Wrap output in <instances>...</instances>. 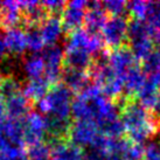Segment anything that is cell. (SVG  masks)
Segmentation results:
<instances>
[{
  "label": "cell",
  "instance_id": "30bf717a",
  "mask_svg": "<svg viewBox=\"0 0 160 160\" xmlns=\"http://www.w3.org/2000/svg\"><path fill=\"white\" fill-rule=\"evenodd\" d=\"M64 68L89 71L93 64V56L84 50L64 47Z\"/></svg>",
  "mask_w": 160,
  "mask_h": 160
},
{
  "label": "cell",
  "instance_id": "7a4b0ae2",
  "mask_svg": "<svg viewBox=\"0 0 160 160\" xmlns=\"http://www.w3.org/2000/svg\"><path fill=\"white\" fill-rule=\"evenodd\" d=\"M74 95L63 83L54 84L45 97L36 103L39 112L49 119L70 123Z\"/></svg>",
  "mask_w": 160,
  "mask_h": 160
},
{
  "label": "cell",
  "instance_id": "ffe728a7",
  "mask_svg": "<svg viewBox=\"0 0 160 160\" xmlns=\"http://www.w3.org/2000/svg\"><path fill=\"white\" fill-rule=\"evenodd\" d=\"M52 87L53 85L50 84L45 77L28 80L22 87V93L29 102L38 103L47 95Z\"/></svg>",
  "mask_w": 160,
  "mask_h": 160
},
{
  "label": "cell",
  "instance_id": "8992f818",
  "mask_svg": "<svg viewBox=\"0 0 160 160\" xmlns=\"http://www.w3.org/2000/svg\"><path fill=\"white\" fill-rule=\"evenodd\" d=\"M103 45L104 43L98 34H92L89 33L85 28H80L69 34L66 47L84 50L93 56L102 52Z\"/></svg>",
  "mask_w": 160,
  "mask_h": 160
},
{
  "label": "cell",
  "instance_id": "2e32d148",
  "mask_svg": "<svg viewBox=\"0 0 160 160\" xmlns=\"http://www.w3.org/2000/svg\"><path fill=\"white\" fill-rule=\"evenodd\" d=\"M23 21L28 27H38L48 17L47 11L39 1H20Z\"/></svg>",
  "mask_w": 160,
  "mask_h": 160
},
{
  "label": "cell",
  "instance_id": "8fae6325",
  "mask_svg": "<svg viewBox=\"0 0 160 160\" xmlns=\"http://www.w3.org/2000/svg\"><path fill=\"white\" fill-rule=\"evenodd\" d=\"M1 4L0 8V27H5L6 29H11L18 27L21 21H23L22 9L20 6V1L7 0Z\"/></svg>",
  "mask_w": 160,
  "mask_h": 160
},
{
  "label": "cell",
  "instance_id": "4fadbf2b",
  "mask_svg": "<svg viewBox=\"0 0 160 160\" xmlns=\"http://www.w3.org/2000/svg\"><path fill=\"white\" fill-rule=\"evenodd\" d=\"M108 20L107 13L103 8L102 2H89V7L85 12L84 28L89 33L98 34L103 29Z\"/></svg>",
  "mask_w": 160,
  "mask_h": 160
},
{
  "label": "cell",
  "instance_id": "9c48e42d",
  "mask_svg": "<svg viewBox=\"0 0 160 160\" xmlns=\"http://www.w3.org/2000/svg\"><path fill=\"white\" fill-rule=\"evenodd\" d=\"M39 31L47 47L58 45V40L61 39L64 32L62 22H61V18H58L56 14H48L45 21L39 26Z\"/></svg>",
  "mask_w": 160,
  "mask_h": 160
},
{
  "label": "cell",
  "instance_id": "7c38bea8",
  "mask_svg": "<svg viewBox=\"0 0 160 160\" xmlns=\"http://www.w3.org/2000/svg\"><path fill=\"white\" fill-rule=\"evenodd\" d=\"M4 108L6 117L11 119H23L31 112L29 101L23 96L22 91L9 96L8 98H5Z\"/></svg>",
  "mask_w": 160,
  "mask_h": 160
},
{
  "label": "cell",
  "instance_id": "83f0119b",
  "mask_svg": "<svg viewBox=\"0 0 160 160\" xmlns=\"http://www.w3.org/2000/svg\"><path fill=\"white\" fill-rule=\"evenodd\" d=\"M52 147L46 142L35 144L33 146L27 147V159L28 160H49Z\"/></svg>",
  "mask_w": 160,
  "mask_h": 160
},
{
  "label": "cell",
  "instance_id": "d4e9b609",
  "mask_svg": "<svg viewBox=\"0 0 160 160\" xmlns=\"http://www.w3.org/2000/svg\"><path fill=\"white\" fill-rule=\"evenodd\" d=\"M142 69L146 76L160 74V46H156L142 62Z\"/></svg>",
  "mask_w": 160,
  "mask_h": 160
},
{
  "label": "cell",
  "instance_id": "277c9868",
  "mask_svg": "<svg viewBox=\"0 0 160 160\" xmlns=\"http://www.w3.org/2000/svg\"><path fill=\"white\" fill-rule=\"evenodd\" d=\"M48 134V124L46 116L40 112L31 111L23 118V145L26 147L45 142Z\"/></svg>",
  "mask_w": 160,
  "mask_h": 160
},
{
  "label": "cell",
  "instance_id": "603a6c76",
  "mask_svg": "<svg viewBox=\"0 0 160 160\" xmlns=\"http://www.w3.org/2000/svg\"><path fill=\"white\" fill-rule=\"evenodd\" d=\"M144 145L131 142L129 139L120 138L118 156L122 160H144Z\"/></svg>",
  "mask_w": 160,
  "mask_h": 160
},
{
  "label": "cell",
  "instance_id": "d6a6232c",
  "mask_svg": "<svg viewBox=\"0 0 160 160\" xmlns=\"http://www.w3.org/2000/svg\"><path fill=\"white\" fill-rule=\"evenodd\" d=\"M144 160H160V142H150L145 146Z\"/></svg>",
  "mask_w": 160,
  "mask_h": 160
},
{
  "label": "cell",
  "instance_id": "6da1fadb",
  "mask_svg": "<svg viewBox=\"0 0 160 160\" xmlns=\"http://www.w3.org/2000/svg\"><path fill=\"white\" fill-rule=\"evenodd\" d=\"M119 113L124 132L131 142L142 145L160 131V124L152 112L145 109L138 101L125 98Z\"/></svg>",
  "mask_w": 160,
  "mask_h": 160
},
{
  "label": "cell",
  "instance_id": "3957f363",
  "mask_svg": "<svg viewBox=\"0 0 160 160\" xmlns=\"http://www.w3.org/2000/svg\"><path fill=\"white\" fill-rule=\"evenodd\" d=\"M129 20L123 17H111L101 31V39L103 43L112 50L124 47L128 41Z\"/></svg>",
  "mask_w": 160,
  "mask_h": 160
},
{
  "label": "cell",
  "instance_id": "ac0fdd59",
  "mask_svg": "<svg viewBox=\"0 0 160 160\" xmlns=\"http://www.w3.org/2000/svg\"><path fill=\"white\" fill-rule=\"evenodd\" d=\"M85 12L87 11L84 9H78L68 4L66 5V7L61 12V22L63 31L70 34L72 32L82 28V26L84 25Z\"/></svg>",
  "mask_w": 160,
  "mask_h": 160
},
{
  "label": "cell",
  "instance_id": "f546056e",
  "mask_svg": "<svg viewBox=\"0 0 160 160\" xmlns=\"http://www.w3.org/2000/svg\"><path fill=\"white\" fill-rule=\"evenodd\" d=\"M102 6L105 13L111 17H123L128 12V2L124 0H108L102 2Z\"/></svg>",
  "mask_w": 160,
  "mask_h": 160
},
{
  "label": "cell",
  "instance_id": "5bb4252c",
  "mask_svg": "<svg viewBox=\"0 0 160 160\" xmlns=\"http://www.w3.org/2000/svg\"><path fill=\"white\" fill-rule=\"evenodd\" d=\"M49 160H84L83 148L66 140L53 142Z\"/></svg>",
  "mask_w": 160,
  "mask_h": 160
},
{
  "label": "cell",
  "instance_id": "d6986e66",
  "mask_svg": "<svg viewBox=\"0 0 160 160\" xmlns=\"http://www.w3.org/2000/svg\"><path fill=\"white\" fill-rule=\"evenodd\" d=\"M5 42L8 53L21 55L27 50L26 31L20 27H14L5 32Z\"/></svg>",
  "mask_w": 160,
  "mask_h": 160
},
{
  "label": "cell",
  "instance_id": "d590c367",
  "mask_svg": "<svg viewBox=\"0 0 160 160\" xmlns=\"http://www.w3.org/2000/svg\"><path fill=\"white\" fill-rule=\"evenodd\" d=\"M0 8H1V4H0Z\"/></svg>",
  "mask_w": 160,
  "mask_h": 160
},
{
  "label": "cell",
  "instance_id": "e575fe53",
  "mask_svg": "<svg viewBox=\"0 0 160 160\" xmlns=\"http://www.w3.org/2000/svg\"><path fill=\"white\" fill-rule=\"evenodd\" d=\"M1 77H2V76L0 75V85H1ZM0 102H4V101H2V97H1V91H0Z\"/></svg>",
  "mask_w": 160,
  "mask_h": 160
},
{
  "label": "cell",
  "instance_id": "e0dca14e",
  "mask_svg": "<svg viewBox=\"0 0 160 160\" xmlns=\"http://www.w3.org/2000/svg\"><path fill=\"white\" fill-rule=\"evenodd\" d=\"M61 78L63 81V84L66 85L70 91L78 93L89 85L90 77L88 71L70 69V68H63Z\"/></svg>",
  "mask_w": 160,
  "mask_h": 160
},
{
  "label": "cell",
  "instance_id": "836d02e7",
  "mask_svg": "<svg viewBox=\"0 0 160 160\" xmlns=\"http://www.w3.org/2000/svg\"><path fill=\"white\" fill-rule=\"evenodd\" d=\"M105 160H122V159H120V157L118 156V154L112 153V154H109V156L105 158Z\"/></svg>",
  "mask_w": 160,
  "mask_h": 160
},
{
  "label": "cell",
  "instance_id": "ba28073f",
  "mask_svg": "<svg viewBox=\"0 0 160 160\" xmlns=\"http://www.w3.org/2000/svg\"><path fill=\"white\" fill-rule=\"evenodd\" d=\"M105 58H107V62L109 67L111 68V70L122 80L124 78V76L128 74V71L131 68L139 64L131 52V49L125 46L119 49L112 50Z\"/></svg>",
  "mask_w": 160,
  "mask_h": 160
},
{
  "label": "cell",
  "instance_id": "44dd1931",
  "mask_svg": "<svg viewBox=\"0 0 160 160\" xmlns=\"http://www.w3.org/2000/svg\"><path fill=\"white\" fill-rule=\"evenodd\" d=\"M4 136L6 142L14 146L23 147V119L7 118L4 122Z\"/></svg>",
  "mask_w": 160,
  "mask_h": 160
},
{
  "label": "cell",
  "instance_id": "9a60e30c",
  "mask_svg": "<svg viewBox=\"0 0 160 160\" xmlns=\"http://www.w3.org/2000/svg\"><path fill=\"white\" fill-rule=\"evenodd\" d=\"M146 80V75L142 71V66L139 64L134 66L128 71V74L123 78V83H124V92L126 93L129 99L137 96V93L140 91L142 85L145 84Z\"/></svg>",
  "mask_w": 160,
  "mask_h": 160
},
{
  "label": "cell",
  "instance_id": "4316f807",
  "mask_svg": "<svg viewBox=\"0 0 160 160\" xmlns=\"http://www.w3.org/2000/svg\"><path fill=\"white\" fill-rule=\"evenodd\" d=\"M27 49H29L33 54H39L45 49V42L38 27H29L26 31Z\"/></svg>",
  "mask_w": 160,
  "mask_h": 160
},
{
  "label": "cell",
  "instance_id": "7402d4cb",
  "mask_svg": "<svg viewBox=\"0 0 160 160\" xmlns=\"http://www.w3.org/2000/svg\"><path fill=\"white\" fill-rule=\"evenodd\" d=\"M23 74L28 77V80L41 78L45 75V61L41 54H32L26 58L22 62Z\"/></svg>",
  "mask_w": 160,
  "mask_h": 160
},
{
  "label": "cell",
  "instance_id": "4dcf8cb0",
  "mask_svg": "<svg viewBox=\"0 0 160 160\" xmlns=\"http://www.w3.org/2000/svg\"><path fill=\"white\" fill-rule=\"evenodd\" d=\"M148 8V1H142V0H134L131 2H128V12L132 19L138 20H145Z\"/></svg>",
  "mask_w": 160,
  "mask_h": 160
},
{
  "label": "cell",
  "instance_id": "1f68e13d",
  "mask_svg": "<svg viewBox=\"0 0 160 160\" xmlns=\"http://www.w3.org/2000/svg\"><path fill=\"white\" fill-rule=\"evenodd\" d=\"M41 5L49 14H56L58 12H62L66 7L67 2L62 0H49V1H42Z\"/></svg>",
  "mask_w": 160,
  "mask_h": 160
},
{
  "label": "cell",
  "instance_id": "52a82bcc",
  "mask_svg": "<svg viewBox=\"0 0 160 160\" xmlns=\"http://www.w3.org/2000/svg\"><path fill=\"white\" fill-rule=\"evenodd\" d=\"M99 136L97 126L91 122H74L68 132L69 142L76 146L91 147Z\"/></svg>",
  "mask_w": 160,
  "mask_h": 160
},
{
  "label": "cell",
  "instance_id": "484cf974",
  "mask_svg": "<svg viewBox=\"0 0 160 160\" xmlns=\"http://www.w3.org/2000/svg\"><path fill=\"white\" fill-rule=\"evenodd\" d=\"M1 97L2 101L9 96H13L15 93L22 91V85L20 84L19 80L13 75H4L1 77V85H0Z\"/></svg>",
  "mask_w": 160,
  "mask_h": 160
},
{
  "label": "cell",
  "instance_id": "5b68a950",
  "mask_svg": "<svg viewBox=\"0 0 160 160\" xmlns=\"http://www.w3.org/2000/svg\"><path fill=\"white\" fill-rule=\"evenodd\" d=\"M41 56L45 61V77L52 85L58 84L64 68V52L58 45L49 46L42 50Z\"/></svg>",
  "mask_w": 160,
  "mask_h": 160
},
{
  "label": "cell",
  "instance_id": "f1b7e54d",
  "mask_svg": "<svg viewBox=\"0 0 160 160\" xmlns=\"http://www.w3.org/2000/svg\"><path fill=\"white\" fill-rule=\"evenodd\" d=\"M0 160H28L22 147L7 144L0 148Z\"/></svg>",
  "mask_w": 160,
  "mask_h": 160
},
{
  "label": "cell",
  "instance_id": "cb8c5ba5",
  "mask_svg": "<svg viewBox=\"0 0 160 160\" xmlns=\"http://www.w3.org/2000/svg\"><path fill=\"white\" fill-rule=\"evenodd\" d=\"M160 96V89L154 85L152 82L146 80L145 84L142 85L140 91L137 93V99L138 102L142 104V107L147 109L148 111H152V109L154 108L157 101Z\"/></svg>",
  "mask_w": 160,
  "mask_h": 160
}]
</instances>
